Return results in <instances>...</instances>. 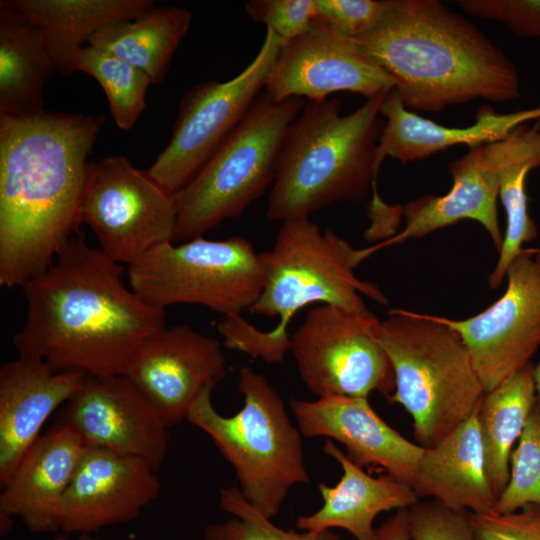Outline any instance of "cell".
Listing matches in <instances>:
<instances>
[{"instance_id":"1","label":"cell","mask_w":540,"mask_h":540,"mask_svg":"<svg viewBox=\"0 0 540 540\" xmlns=\"http://www.w3.org/2000/svg\"><path fill=\"white\" fill-rule=\"evenodd\" d=\"M124 268L79 232L23 287L27 309L13 339L19 356L58 371L124 375L141 343L166 326V310L144 302Z\"/></svg>"},{"instance_id":"2","label":"cell","mask_w":540,"mask_h":540,"mask_svg":"<svg viewBox=\"0 0 540 540\" xmlns=\"http://www.w3.org/2000/svg\"><path fill=\"white\" fill-rule=\"evenodd\" d=\"M102 116H0V285L22 288L79 233Z\"/></svg>"},{"instance_id":"3","label":"cell","mask_w":540,"mask_h":540,"mask_svg":"<svg viewBox=\"0 0 540 540\" xmlns=\"http://www.w3.org/2000/svg\"><path fill=\"white\" fill-rule=\"evenodd\" d=\"M355 46L394 81L409 110L439 112L482 98L520 96V74L476 25L437 0H386V11Z\"/></svg>"},{"instance_id":"4","label":"cell","mask_w":540,"mask_h":540,"mask_svg":"<svg viewBox=\"0 0 540 540\" xmlns=\"http://www.w3.org/2000/svg\"><path fill=\"white\" fill-rule=\"evenodd\" d=\"M387 94L367 99L346 115L336 99L305 103L283 138L267 203L268 220L309 218L335 202L362 201L371 188L372 202L381 200L375 152Z\"/></svg>"},{"instance_id":"5","label":"cell","mask_w":540,"mask_h":540,"mask_svg":"<svg viewBox=\"0 0 540 540\" xmlns=\"http://www.w3.org/2000/svg\"><path fill=\"white\" fill-rule=\"evenodd\" d=\"M376 337L395 378L388 401L410 415L417 444L434 446L477 410L485 390L451 327L434 315L392 309Z\"/></svg>"},{"instance_id":"6","label":"cell","mask_w":540,"mask_h":540,"mask_svg":"<svg viewBox=\"0 0 540 540\" xmlns=\"http://www.w3.org/2000/svg\"><path fill=\"white\" fill-rule=\"evenodd\" d=\"M261 259L264 284L250 310L279 318L273 329L257 332L261 359L267 363L283 361L290 351V321L310 304L364 310L361 295L388 304L374 283L355 275L354 268L364 260L361 250L329 229L321 231L309 218L282 222L272 249L261 253Z\"/></svg>"},{"instance_id":"7","label":"cell","mask_w":540,"mask_h":540,"mask_svg":"<svg viewBox=\"0 0 540 540\" xmlns=\"http://www.w3.org/2000/svg\"><path fill=\"white\" fill-rule=\"evenodd\" d=\"M242 408L223 416L212 404L214 388L201 393L186 420L205 432L233 467L243 497L267 518L275 517L290 489L310 482L302 434L276 389L249 366L239 372Z\"/></svg>"},{"instance_id":"8","label":"cell","mask_w":540,"mask_h":540,"mask_svg":"<svg viewBox=\"0 0 540 540\" xmlns=\"http://www.w3.org/2000/svg\"><path fill=\"white\" fill-rule=\"evenodd\" d=\"M300 97L273 100L264 91L209 160L174 194L173 242L202 237L235 218L272 185L285 133L302 111Z\"/></svg>"},{"instance_id":"9","label":"cell","mask_w":540,"mask_h":540,"mask_svg":"<svg viewBox=\"0 0 540 540\" xmlns=\"http://www.w3.org/2000/svg\"><path fill=\"white\" fill-rule=\"evenodd\" d=\"M128 284L147 304L166 310L198 304L224 317L251 309L264 284L261 253L240 236L163 243L127 268Z\"/></svg>"},{"instance_id":"10","label":"cell","mask_w":540,"mask_h":540,"mask_svg":"<svg viewBox=\"0 0 540 540\" xmlns=\"http://www.w3.org/2000/svg\"><path fill=\"white\" fill-rule=\"evenodd\" d=\"M380 320L368 309L320 304L290 335V351L307 389L318 398L387 399L395 390L390 360L376 337Z\"/></svg>"},{"instance_id":"11","label":"cell","mask_w":540,"mask_h":540,"mask_svg":"<svg viewBox=\"0 0 540 540\" xmlns=\"http://www.w3.org/2000/svg\"><path fill=\"white\" fill-rule=\"evenodd\" d=\"M80 219L109 258L129 266L155 247L173 242L177 207L174 195L147 170L115 155L90 162Z\"/></svg>"},{"instance_id":"12","label":"cell","mask_w":540,"mask_h":540,"mask_svg":"<svg viewBox=\"0 0 540 540\" xmlns=\"http://www.w3.org/2000/svg\"><path fill=\"white\" fill-rule=\"evenodd\" d=\"M285 43L267 28L257 55L238 75L200 83L182 97L172 136L147 169L163 188L173 195L181 190L243 120Z\"/></svg>"},{"instance_id":"13","label":"cell","mask_w":540,"mask_h":540,"mask_svg":"<svg viewBox=\"0 0 540 540\" xmlns=\"http://www.w3.org/2000/svg\"><path fill=\"white\" fill-rule=\"evenodd\" d=\"M529 123V122H528ZM524 123L506 138L471 148L448 165L453 184L442 196L425 195L406 203L404 228L378 245L362 249L364 258L387 246L421 238L462 220L480 223L500 251L503 235L497 199L503 169L540 138V121Z\"/></svg>"},{"instance_id":"14","label":"cell","mask_w":540,"mask_h":540,"mask_svg":"<svg viewBox=\"0 0 540 540\" xmlns=\"http://www.w3.org/2000/svg\"><path fill=\"white\" fill-rule=\"evenodd\" d=\"M535 249L524 248L506 272L503 295L462 320L435 316L455 330L488 392L525 366L540 347V267Z\"/></svg>"},{"instance_id":"15","label":"cell","mask_w":540,"mask_h":540,"mask_svg":"<svg viewBox=\"0 0 540 540\" xmlns=\"http://www.w3.org/2000/svg\"><path fill=\"white\" fill-rule=\"evenodd\" d=\"M55 423L70 428L85 446L141 460L155 471L168 452L169 428L124 375H85Z\"/></svg>"},{"instance_id":"16","label":"cell","mask_w":540,"mask_h":540,"mask_svg":"<svg viewBox=\"0 0 540 540\" xmlns=\"http://www.w3.org/2000/svg\"><path fill=\"white\" fill-rule=\"evenodd\" d=\"M124 376L149 400L170 428L186 416L203 391L226 376L221 343L185 324L163 327L136 349Z\"/></svg>"},{"instance_id":"17","label":"cell","mask_w":540,"mask_h":540,"mask_svg":"<svg viewBox=\"0 0 540 540\" xmlns=\"http://www.w3.org/2000/svg\"><path fill=\"white\" fill-rule=\"evenodd\" d=\"M394 88L393 79L351 38L313 21L282 46L263 91L275 101L293 97L321 101L341 91L369 99Z\"/></svg>"},{"instance_id":"18","label":"cell","mask_w":540,"mask_h":540,"mask_svg":"<svg viewBox=\"0 0 540 540\" xmlns=\"http://www.w3.org/2000/svg\"><path fill=\"white\" fill-rule=\"evenodd\" d=\"M145 462L85 446L62 502L58 533L92 534L136 519L159 495Z\"/></svg>"},{"instance_id":"19","label":"cell","mask_w":540,"mask_h":540,"mask_svg":"<svg viewBox=\"0 0 540 540\" xmlns=\"http://www.w3.org/2000/svg\"><path fill=\"white\" fill-rule=\"evenodd\" d=\"M289 404L303 436L334 439L358 466H379L413 488L424 448L387 424L368 398L329 396Z\"/></svg>"},{"instance_id":"20","label":"cell","mask_w":540,"mask_h":540,"mask_svg":"<svg viewBox=\"0 0 540 540\" xmlns=\"http://www.w3.org/2000/svg\"><path fill=\"white\" fill-rule=\"evenodd\" d=\"M84 377L19 355L1 366L0 486L41 435L48 418L73 396Z\"/></svg>"},{"instance_id":"21","label":"cell","mask_w":540,"mask_h":540,"mask_svg":"<svg viewBox=\"0 0 540 540\" xmlns=\"http://www.w3.org/2000/svg\"><path fill=\"white\" fill-rule=\"evenodd\" d=\"M84 447L64 425L42 433L1 486L0 514L19 518L34 533H58L62 502Z\"/></svg>"},{"instance_id":"22","label":"cell","mask_w":540,"mask_h":540,"mask_svg":"<svg viewBox=\"0 0 540 540\" xmlns=\"http://www.w3.org/2000/svg\"><path fill=\"white\" fill-rule=\"evenodd\" d=\"M380 113L385 117L375 152V171L391 157L402 164L427 158L455 145L470 149L506 138L518 126L540 119V106L498 113L483 105L475 122L467 127H448L407 109L395 89L386 95Z\"/></svg>"},{"instance_id":"23","label":"cell","mask_w":540,"mask_h":540,"mask_svg":"<svg viewBox=\"0 0 540 540\" xmlns=\"http://www.w3.org/2000/svg\"><path fill=\"white\" fill-rule=\"evenodd\" d=\"M322 451L339 463L343 473L334 486L319 484L323 504L314 513L296 519L299 529L317 533L341 528L356 540H365L374 531L379 514L410 508L419 501L411 486L389 474L374 477L366 473L332 440H325Z\"/></svg>"},{"instance_id":"24","label":"cell","mask_w":540,"mask_h":540,"mask_svg":"<svg viewBox=\"0 0 540 540\" xmlns=\"http://www.w3.org/2000/svg\"><path fill=\"white\" fill-rule=\"evenodd\" d=\"M476 411L437 444L424 448L413 483L418 497L473 514L492 510L496 497L486 473Z\"/></svg>"},{"instance_id":"25","label":"cell","mask_w":540,"mask_h":540,"mask_svg":"<svg viewBox=\"0 0 540 540\" xmlns=\"http://www.w3.org/2000/svg\"><path fill=\"white\" fill-rule=\"evenodd\" d=\"M41 32L63 76L76 72L75 57L100 28L134 19L155 6L153 0H7Z\"/></svg>"},{"instance_id":"26","label":"cell","mask_w":540,"mask_h":540,"mask_svg":"<svg viewBox=\"0 0 540 540\" xmlns=\"http://www.w3.org/2000/svg\"><path fill=\"white\" fill-rule=\"evenodd\" d=\"M57 72L40 30L0 2V116L41 113L46 81Z\"/></svg>"},{"instance_id":"27","label":"cell","mask_w":540,"mask_h":540,"mask_svg":"<svg viewBox=\"0 0 540 540\" xmlns=\"http://www.w3.org/2000/svg\"><path fill=\"white\" fill-rule=\"evenodd\" d=\"M191 22L192 12L186 8L154 6L134 19L100 28L87 44L127 61L159 84Z\"/></svg>"},{"instance_id":"28","label":"cell","mask_w":540,"mask_h":540,"mask_svg":"<svg viewBox=\"0 0 540 540\" xmlns=\"http://www.w3.org/2000/svg\"><path fill=\"white\" fill-rule=\"evenodd\" d=\"M533 370L531 362L485 392L476 411L486 473L496 499L508 482L512 451L537 403Z\"/></svg>"},{"instance_id":"29","label":"cell","mask_w":540,"mask_h":540,"mask_svg":"<svg viewBox=\"0 0 540 540\" xmlns=\"http://www.w3.org/2000/svg\"><path fill=\"white\" fill-rule=\"evenodd\" d=\"M540 166V138L502 171L499 198L506 212V230L497 263L488 277L491 288H498L523 245L537 238V227L528 211L526 178Z\"/></svg>"},{"instance_id":"30","label":"cell","mask_w":540,"mask_h":540,"mask_svg":"<svg viewBox=\"0 0 540 540\" xmlns=\"http://www.w3.org/2000/svg\"><path fill=\"white\" fill-rule=\"evenodd\" d=\"M75 69L99 82L115 124L122 130L131 129L145 108L150 77L127 61L88 44L78 51Z\"/></svg>"},{"instance_id":"31","label":"cell","mask_w":540,"mask_h":540,"mask_svg":"<svg viewBox=\"0 0 540 540\" xmlns=\"http://www.w3.org/2000/svg\"><path fill=\"white\" fill-rule=\"evenodd\" d=\"M219 507L232 516L208 524L204 540H341L332 530L296 532L276 526L243 497L237 486L219 489Z\"/></svg>"},{"instance_id":"32","label":"cell","mask_w":540,"mask_h":540,"mask_svg":"<svg viewBox=\"0 0 540 540\" xmlns=\"http://www.w3.org/2000/svg\"><path fill=\"white\" fill-rule=\"evenodd\" d=\"M528 505L540 506V403L538 400L512 451L508 482L491 511L511 513Z\"/></svg>"},{"instance_id":"33","label":"cell","mask_w":540,"mask_h":540,"mask_svg":"<svg viewBox=\"0 0 540 540\" xmlns=\"http://www.w3.org/2000/svg\"><path fill=\"white\" fill-rule=\"evenodd\" d=\"M315 22L348 38L373 29L386 11V0H314Z\"/></svg>"},{"instance_id":"34","label":"cell","mask_w":540,"mask_h":540,"mask_svg":"<svg viewBox=\"0 0 540 540\" xmlns=\"http://www.w3.org/2000/svg\"><path fill=\"white\" fill-rule=\"evenodd\" d=\"M408 511L415 540H474L469 512L447 508L432 499L417 501Z\"/></svg>"},{"instance_id":"35","label":"cell","mask_w":540,"mask_h":540,"mask_svg":"<svg viewBox=\"0 0 540 540\" xmlns=\"http://www.w3.org/2000/svg\"><path fill=\"white\" fill-rule=\"evenodd\" d=\"M245 10L254 22L265 24L288 42L310 27L315 3L314 0H251Z\"/></svg>"},{"instance_id":"36","label":"cell","mask_w":540,"mask_h":540,"mask_svg":"<svg viewBox=\"0 0 540 540\" xmlns=\"http://www.w3.org/2000/svg\"><path fill=\"white\" fill-rule=\"evenodd\" d=\"M469 15L500 22L514 34L540 39V0H460Z\"/></svg>"},{"instance_id":"37","label":"cell","mask_w":540,"mask_h":540,"mask_svg":"<svg viewBox=\"0 0 540 540\" xmlns=\"http://www.w3.org/2000/svg\"><path fill=\"white\" fill-rule=\"evenodd\" d=\"M474 540H540V506L511 513H470Z\"/></svg>"},{"instance_id":"38","label":"cell","mask_w":540,"mask_h":540,"mask_svg":"<svg viewBox=\"0 0 540 540\" xmlns=\"http://www.w3.org/2000/svg\"><path fill=\"white\" fill-rule=\"evenodd\" d=\"M365 540H415L409 519L408 508L396 512L375 527L372 534Z\"/></svg>"},{"instance_id":"39","label":"cell","mask_w":540,"mask_h":540,"mask_svg":"<svg viewBox=\"0 0 540 540\" xmlns=\"http://www.w3.org/2000/svg\"><path fill=\"white\" fill-rule=\"evenodd\" d=\"M53 540H106L101 537L93 536L92 534H79L76 539H71L67 534L57 533Z\"/></svg>"},{"instance_id":"40","label":"cell","mask_w":540,"mask_h":540,"mask_svg":"<svg viewBox=\"0 0 540 540\" xmlns=\"http://www.w3.org/2000/svg\"><path fill=\"white\" fill-rule=\"evenodd\" d=\"M533 378H534L537 400L540 403V358L537 364L534 365Z\"/></svg>"},{"instance_id":"41","label":"cell","mask_w":540,"mask_h":540,"mask_svg":"<svg viewBox=\"0 0 540 540\" xmlns=\"http://www.w3.org/2000/svg\"><path fill=\"white\" fill-rule=\"evenodd\" d=\"M534 259L540 267V248H536L534 252Z\"/></svg>"}]
</instances>
